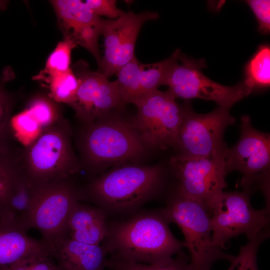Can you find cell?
I'll return each mask as SVG.
<instances>
[{
	"instance_id": "1",
	"label": "cell",
	"mask_w": 270,
	"mask_h": 270,
	"mask_svg": "<svg viewBox=\"0 0 270 270\" xmlns=\"http://www.w3.org/2000/svg\"><path fill=\"white\" fill-rule=\"evenodd\" d=\"M160 209L138 213L122 222L108 224L101 245L108 254L132 262L156 264L172 258L185 248L169 228Z\"/></svg>"
},
{
	"instance_id": "2",
	"label": "cell",
	"mask_w": 270,
	"mask_h": 270,
	"mask_svg": "<svg viewBox=\"0 0 270 270\" xmlns=\"http://www.w3.org/2000/svg\"><path fill=\"white\" fill-rule=\"evenodd\" d=\"M163 170L158 166H120L92 180L80 198L106 211L128 212L150 200L160 188Z\"/></svg>"
},
{
	"instance_id": "3",
	"label": "cell",
	"mask_w": 270,
	"mask_h": 270,
	"mask_svg": "<svg viewBox=\"0 0 270 270\" xmlns=\"http://www.w3.org/2000/svg\"><path fill=\"white\" fill-rule=\"evenodd\" d=\"M110 113L84 123L79 147L84 163L90 169L134 160L144 153L146 146L132 122L110 116Z\"/></svg>"
},
{
	"instance_id": "4",
	"label": "cell",
	"mask_w": 270,
	"mask_h": 270,
	"mask_svg": "<svg viewBox=\"0 0 270 270\" xmlns=\"http://www.w3.org/2000/svg\"><path fill=\"white\" fill-rule=\"evenodd\" d=\"M160 210L184 236L185 248L190 254V270H210L218 260H233L234 256L213 244L210 216L203 203L174 192Z\"/></svg>"
},
{
	"instance_id": "5",
	"label": "cell",
	"mask_w": 270,
	"mask_h": 270,
	"mask_svg": "<svg viewBox=\"0 0 270 270\" xmlns=\"http://www.w3.org/2000/svg\"><path fill=\"white\" fill-rule=\"evenodd\" d=\"M24 172L40 184L70 180L80 166L71 143V130L64 118L42 131L22 150Z\"/></svg>"
},
{
	"instance_id": "6",
	"label": "cell",
	"mask_w": 270,
	"mask_h": 270,
	"mask_svg": "<svg viewBox=\"0 0 270 270\" xmlns=\"http://www.w3.org/2000/svg\"><path fill=\"white\" fill-rule=\"evenodd\" d=\"M250 192H224L216 195L208 208L214 245L224 248L230 238L244 234L248 240L268 228L270 205L256 210L250 200Z\"/></svg>"
},
{
	"instance_id": "7",
	"label": "cell",
	"mask_w": 270,
	"mask_h": 270,
	"mask_svg": "<svg viewBox=\"0 0 270 270\" xmlns=\"http://www.w3.org/2000/svg\"><path fill=\"white\" fill-rule=\"evenodd\" d=\"M206 66L204 59H192L180 52L165 86L176 98L212 100L219 106L228 108L252 92L244 80L234 86L211 80L202 72Z\"/></svg>"
},
{
	"instance_id": "8",
	"label": "cell",
	"mask_w": 270,
	"mask_h": 270,
	"mask_svg": "<svg viewBox=\"0 0 270 270\" xmlns=\"http://www.w3.org/2000/svg\"><path fill=\"white\" fill-rule=\"evenodd\" d=\"M133 104L138 112L132 122L146 146L160 149L174 146L183 107L170 92L156 90Z\"/></svg>"
},
{
	"instance_id": "9",
	"label": "cell",
	"mask_w": 270,
	"mask_h": 270,
	"mask_svg": "<svg viewBox=\"0 0 270 270\" xmlns=\"http://www.w3.org/2000/svg\"><path fill=\"white\" fill-rule=\"evenodd\" d=\"M224 151L204 156H172L170 163L178 179L175 192L200 201L208 209L227 186Z\"/></svg>"
},
{
	"instance_id": "10",
	"label": "cell",
	"mask_w": 270,
	"mask_h": 270,
	"mask_svg": "<svg viewBox=\"0 0 270 270\" xmlns=\"http://www.w3.org/2000/svg\"><path fill=\"white\" fill-rule=\"evenodd\" d=\"M174 146L178 154L189 157L204 156L224 152L227 148L223 140L225 129L236 119L230 108L219 106L212 112L198 114L186 104Z\"/></svg>"
},
{
	"instance_id": "11",
	"label": "cell",
	"mask_w": 270,
	"mask_h": 270,
	"mask_svg": "<svg viewBox=\"0 0 270 270\" xmlns=\"http://www.w3.org/2000/svg\"><path fill=\"white\" fill-rule=\"evenodd\" d=\"M240 136L237 144L224 152L227 173L238 170L242 174L240 184L251 193L256 181L268 186L270 165V134L252 127L248 116L241 118Z\"/></svg>"
},
{
	"instance_id": "12",
	"label": "cell",
	"mask_w": 270,
	"mask_h": 270,
	"mask_svg": "<svg viewBox=\"0 0 270 270\" xmlns=\"http://www.w3.org/2000/svg\"><path fill=\"white\" fill-rule=\"evenodd\" d=\"M80 199V190L70 180L40 184L30 229L38 230L45 243L62 236L69 216Z\"/></svg>"
},
{
	"instance_id": "13",
	"label": "cell",
	"mask_w": 270,
	"mask_h": 270,
	"mask_svg": "<svg viewBox=\"0 0 270 270\" xmlns=\"http://www.w3.org/2000/svg\"><path fill=\"white\" fill-rule=\"evenodd\" d=\"M158 17L154 12L135 14L129 11L115 20H104L102 35L104 52L98 65L100 72L108 78L130 61L135 56L136 42L142 26Z\"/></svg>"
},
{
	"instance_id": "14",
	"label": "cell",
	"mask_w": 270,
	"mask_h": 270,
	"mask_svg": "<svg viewBox=\"0 0 270 270\" xmlns=\"http://www.w3.org/2000/svg\"><path fill=\"white\" fill-rule=\"evenodd\" d=\"M74 72L78 79V86L68 105L82 122L94 121L124 106L115 81L110 82L100 72L90 70L84 62L77 64Z\"/></svg>"
},
{
	"instance_id": "15",
	"label": "cell",
	"mask_w": 270,
	"mask_h": 270,
	"mask_svg": "<svg viewBox=\"0 0 270 270\" xmlns=\"http://www.w3.org/2000/svg\"><path fill=\"white\" fill-rule=\"evenodd\" d=\"M180 52L177 49L169 58L149 64L141 63L134 56L116 74L115 82L124 104H134L165 85Z\"/></svg>"
},
{
	"instance_id": "16",
	"label": "cell",
	"mask_w": 270,
	"mask_h": 270,
	"mask_svg": "<svg viewBox=\"0 0 270 270\" xmlns=\"http://www.w3.org/2000/svg\"><path fill=\"white\" fill-rule=\"evenodd\" d=\"M46 244L59 270H106L108 253L102 245L81 243L66 236Z\"/></svg>"
},
{
	"instance_id": "17",
	"label": "cell",
	"mask_w": 270,
	"mask_h": 270,
	"mask_svg": "<svg viewBox=\"0 0 270 270\" xmlns=\"http://www.w3.org/2000/svg\"><path fill=\"white\" fill-rule=\"evenodd\" d=\"M27 231L14 223L0 219V270L30 258L49 254L42 240L28 236Z\"/></svg>"
},
{
	"instance_id": "18",
	"label": "cell",
	"mask_w": 270,
	"mask_h": 270,
	"mask_svg": "<svg viewBox=\"0 0 270 270\" xmlns=\"http://www.w3.org/2000/svg\"><path fill=\"white\" fill-rule=\"evenodd\" d=\"M108 229L104 210L78 202L69 216L62 236L81 243L98 246L106 237Z\"/></svg>"
},
{
	"instance_id": "19",
	"label": "cell",
	"mask_w": 270,
	"mask_h": 270,
	"mask_svg": "<svg viewBox=\"0 0 270 270\" xmlns=\"http://www.w3.org/2000/svg\"><path fill=\"white\" fill-rule=\"evenodd\" d=\"M40 184L29 178L24 172L8 198L0 218L28 231L33 206Z\"/></svg>"
},
{
	"instance_id": "20",
	"label": "cell",
	"mask_w": 270,
	"mask_h": 270,
	"mask_svg": "<svg viewBox=\"0 0 270 270\" xmlns=\"http://www.w3.org/2000/svg\"><path fill=\"white\" fill-rule=\"evenodd\" d=\"M22 150L12 139L0 142V213L24 170Z\"/></svg>"
},
{
	"instance_id": "21",
	"label": "cell",
	"mask_w": 270,
	"mask_h": 270,
	"mask_svg": "<svg viewBox=\"0 0 270 270\" xmlns=\"http://www.w3.org/2000/svg\"><path fill=\"white\" fill-rule=\"evenodd\" d=\"M50 2L64 31L82 25L98 24L102 20L82 0H54Z\"/></svg>"
},
{
	"instance_id": "22",
	"label": "cell",
	"mask_w": 270,
	"mask_h": 270,
	"mask_svg": "<svg viewBox=\"0 0 270 270\" xmlns=\"http://www.w3.org/2000/svg\"><path fill=\"white\" fill-rule=\"evenodd\" d=\"M245 83L252 92L268 88L270 85V48L259 46L244 68Z\"/></svg>"
},
{
	"instance_id": "23",
	"label": "cell",
	"mask_w": 270,
	"mask_h": 270,
	"mask_svg": "<svg viewBox=\"0 0 270 270\" xmlns=\"http://www.w3.org/2000/svg\"><path fill=\"white\" fill-rule=\"evenodd\" d=\"M165 262L156 264H144L125 260L110 255L107 258L106 268L110 270H190V256L179 252Z\"/></svg>"
},
{
	"instance_id": "24",
	"label": "cell",
	"mask_w": 270,
	"mask_h": 270,
	"mask_svg": "<svg viewBox=\"0 0 270 270\" xmlns=\"http://www.w3.org/2000/svg\"><path fill=\"white\" fill-rule=\"evenodd\" d=\"M104 20L98 24L78 26L64 32L65 36L70 38L76 46L80 45L88 50L94 57L98 65L102 60L98 40L102 34Z\"/></svg>"
},
{
	"instance_id": "25",
	"label": "cell",
	"mask_w": 270,
	"mask_h": 270,
	"mask_svg": "<svg viewBox=\"0 0 270 270\" xmlns=\"http://www.w3.org/2000/svg\"><path fill=\"white\" fill-rule=\"evenodd\" d=\"M44 80L48 84L50 97L54 100L68 104L71 102L78 86V79L71 68Z\"/></svg>"
},
{
	"instance_id": "26",
	"label": "cell",
	"mask_w": 270,
	"mask_h": 270,
	"mask_svg": "<svg viewBox=\"0 0 270 270\" xmlns=\"http://www.w3.org/2000/svg\"><path fill=\"white\" fill-rule=\"evenodd\" d=\"M10 131L11 137L13 136L26 147L38 138L42 130L35 118L26 109L12 116Z\"/></svg>"
},
{
	"instance_id": "27",
	"label": "cell",
	"mask_w": 270,
	"mask_h": 270,
	"mask_svg": "<svg viewBox=\"0 0 270 270\" xmlns=\"http://www.w3.org/2000/svg\"><path fill=\"white\" fill-rule=\"evenodd\" d=\"M270 236L268 228L262 230L242 246L238 254L231 262L227 270H259L257 254L260 244Z\"/></svg>"
},
{
	"instance_id": "28",
	"label": "cell",
	"mask_w": 270,
	"mask_h": 270,
	"mask_svg": "<svg viewBox=\"0 0 270 270\" xmlns=\"http://www.w3.org/2000/svg\"><path fill=\"white\" fill-rule=\"evenodd\" d=\"M76 46L70 38L65 36L64 40L56 45L48 57L42 72L43 79L70 69L72 50Z\"/></svg>"
},
{
	"instance_id": "29",
	"label": "cell",
	"mask_w": 270,
	"mask_h": 270,
	"mask_svg": "<svg viewBox=\"0 0 270 270\" xmlns=\"http://www.w3.org/2000/svg\"><path fill=\"white\" fill-rule=\"evenodd\" d=\"M26 109L37 121L42 130L62 118L54 102L44 97L34 98Z\"/></svg>"
},
{
	"instance_id": "30",
	"label": "cell",
	"mask_w": 270,
	"mask_h": 270,
	"mask_svg": "<svg viewBox=\"0 0 270 270\" xmlns=\"http://www.w3.org/2000/svg\"><path fill=\"white\" fill-rule=\"evenodd\" d=\"M13 106V98L0 84V142L12 138L10 123Z\"/></svg>"
},
{
	"instance_id": "31",
	"label": "cell",
	"mask_w": 270,
	"mask_h": 270,
	"mask_svg": "<svg viewBox=\"0 0 270 270\" xmlns=\"http://www.w3.org/2000/svg\"><path fill=\"white\" fill-rule=\"evenodd\" d=\"M246 2L252 11L258 23V30L264 34L270 32V0H248Z\"/></svg>"
},
{
	"instance_id": "32",
	"label": "cell",
	"mask_w": 270,
	"mask_h": 270,
	"mask_svg": "<svg viewBox=\"0 0 270 270\" xmlns=\"http://www.w3.org/2000/svg\"><path fill=\"white\" fill-rule=\"evenodd\" d=\"M6 270H59L49 254H44L18 262Z\"/></svg>"
},
{
	"instance_id": "33",
	"label": "cell",
	"mask_w": 270,
	"mask_h": 270,
	"mask_svg": "<svg viewBox=\"0 0 270 270\" xmlns=\"http://www.w3.org/2000/svg\"><path fill=\"white\" fill-rule=\"evenodd\" d=\"M85 2L98 16H104L110 18H116L124 13L117 8L115 0H87Z\"/></svg>"
},
{
	"instance_id": "34",
	"label": "cell",
	"mask_w": 270,
	"mask_h": 270,
	"mask_svg": "<svg viewBox=\"0 0 270 270\" xmlns=\"http://www.w3.org/2000/svg\"></svg>"
},
{
	"instance_id": "35",
	"label": "cell",
	"mask_w": 270,
	"mask_h": 270,
	"mask_svg": "<svg viewBox=\"0 0 270 270\" xmlns=\"http://www.w3.org/2000/svg\"></svg>"
}]
</instances>
